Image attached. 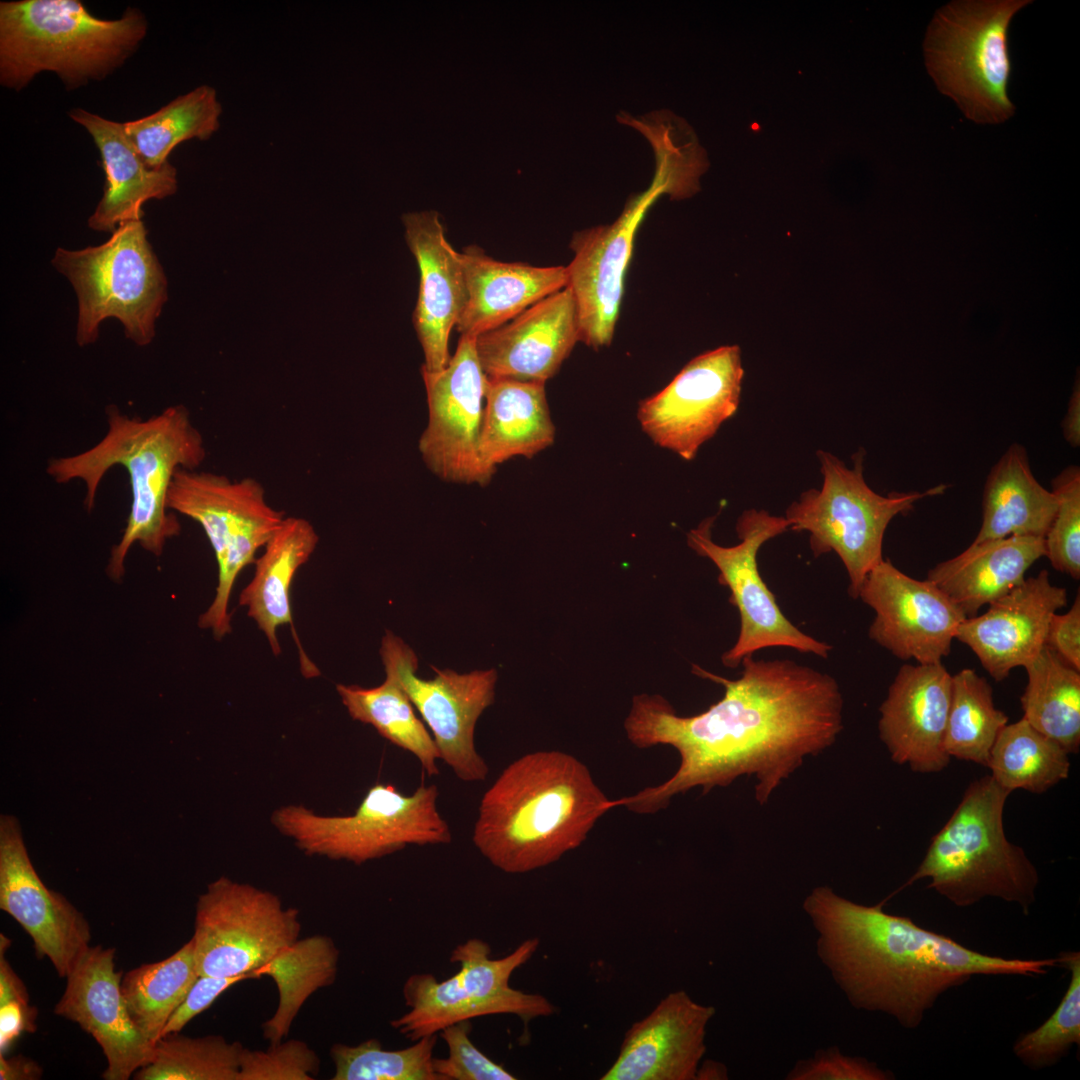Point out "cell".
Returning a JSON list of instances; mask_svg holds the SVG:
<instances>
[{
    "mask_svg": "<svg viewBox=\"0 0 1080 1080\" xmlns=\"http://www.w3.org/2000/svg\"><path fill=\"white\" fill-rule=\"evenodd\" d=\"M858 598L875 612L869 638L898 659L920 664L948 656L967 618L934 583L914 579L884 559L868 573Z\"/></svg>",
    "mask_w": 1080,
    "mask_h": 1080,
    "instance_id": "d6986e66",
    "label": "cell"
},
{
    "mask_svg": "<svg viewBox=\"0 0 1080 1080\" xmlns=\"http://www.w3.org/2000/svg\"><path fill=\"white\" fill-rule=\"evenodd\" d=\"M1007 715L996 708L988 681L974 669L952 676L944 747L950 757L987 766L990 751Z\"/></svg>",
    "mask_w": 1080,
    "mask_h": 1080,
    "instance_id": "f35d334b",
    "label": "cell"
},
{
    "mask_svg": "<svg viewBox=\"0 0 1080 1080\" xmlns=\"http://www.w3.org/2000/svg\"><path fill=\"white\" fill-rule=\"evenodd\" d=\"M580 341L576 304L564 287L504 325L475 338L488 378L545 383Z\"/></svg>",
    "mask_w": 1080,
    "mask_h": 1080,
    "instance_id": "cb8c5ba5",
    "label": "cell"
},
{
    "mask_svg": "<svg viewBox=\"0 0 1080 1080\" xmlns=\"http://www.w3.org/2000/svg\"><path fill=\"white\" fill-rule=\"evenodd\" d=\"M319 537L304 518L285 517L283 523L255 561L252 580L242 590L239 604L266 636L274 655H279L277 630L293 625L290 587L298 569L315 551Z\"/></svg>",
    "mask_w": 1080,
    "mask_h": 1080,
    "instance_id": "1f68e13d",
    "label": "cell"
},
{
    "mask_svg": "<svg viewBox=\"0 0 1080 1080\" xmlns=\"http://www.w3.org/2000/svg\"><path fill=\"white\" fill-rule=\"evenodd\" d=\"M1045 556L1044 538L1009 536L971 543L957 556L931 568L934 583L965 616L1021 584L1032 564Z\"/></svg>",
    "mask_w": 1080,
    "mask_h": 1080,
    "instance_id": "f1b7e54d",
    "label": "cell"
},
{
    "mask_svg": "<svg viewBox=\"0 0 1080 1080\" xmlns=\"http://www.w3.org/2000/svg\"><path fill=\"white\" fill-rule=\"evenodd\" d=\"M538 946V938L527 939L510 954L492 959L491 947L482 939L457 945L450 961L460 969L452 977L439 981L431 973H415L406 979L402 992L409 1011L391 1020V1027L414 1042L480 1016L513 1014L528 1023L552 1015L555 1007L546 997L509 985L513 972Z\"/></svg>",
    "mask_w": 1080,
    "mask_h": 1080,
    "instance_id": "8fae6325",
    "label": "cell"
},
{
    "mask_svg": "<svg viewBox=\"0 0 1080 1080\" xmlns=\"http://www.w3.org/2000/svg\"><path fill=\"white\" fill-rule=\"evenodd\" d=\"M246 979L248 978L199 975L183 1001L169 1018L163 1029L162 1036L181 1032L186 1024L210 1007L225 990Z\"/></svg>",
    "mask_w": 1080,
    "mask_h": 1080,
    "instance_id": "c3c4849f",
    "label": "cell"
},
{
    "mask_svg": "<svg viewBox=\"0 0 1080 1080\" xmlns=\"http://www.w3.org/2000/svg\"><path fill=\"white\" fill-rule=\"evenodd\" d=\"M192 939L164 960L128 971L121 992L128 1012L153 1044L198 978Z\"/></svg>",
    "mask_w": 1080,
    "mask_h": 1080,
    "instance_id": "8d00e7d4",
    "label": "cell"
},
{
    "mask_svg": "<svg viewBox=\"0 0 1080 1080\" xmlns=\"http://www.w3.org/2000/svg\"><path fill=\"white\" fill-rule=\"evenodd\" d=\"M459 254L467 288L466 303L456 324L460 336L476 338L496 329L566 287L564 266L499 261L476 245L465 247Z\"/></svg>",
    "mask_w": 1080,
    "mask_h": 1080,
    "instance_id": "83f0119b",
    "label": "cell"
},
{
    "mask_svg": "<svg viewBox=\"0 0 1080 1080\" xmlns=\"http://www.w3.org/2000/svg\"><path fill=\"white\" fill-rule=\"evenodd\" d=\"M713 522L714 518L706 519L690 530L687 543L716 565L719 583L729 588V602L739 612V635L732 648L723 653V665L736 668L745 656L770 647H788L826 659L833 647L789 621L759 573L758 551L765 542L789 530L786 518L765 510L744 511L736 523L741 542L730 547L712 540Z\"/></svg>",
    "mask_w": 1080,
    "mask_h": 1080,
    "instance_id": "9a60e30c",
    "label": "cell"
},
{
    "mask_svg": "<svg viewBox=\"0 0 1080 1080\" xmlns=\"http://www.w3.org/2000/svg\"><path fill=\"white\" fill-rule=\"evenodd\" d=\"M105 413L108 428L102 439L81 453L51 459L46 472L57 483L82 481L84 506L90 512L105 474L116 465L125 468L131 509L107 565L108 576L118 581L135 543L159 556L167 540L180 533V523L167 505L169 489L176 471L196 470L202 464L206 448L183 405L170 406L148 419L130 417L115 405L107 406Z\"/></svg>",
    "mask_w": 1080,
    "mask_h": 1080,
    "instance_id": "277c9868",
    "label": "cell"
},
{
    "mask_svg": "<svg viewBox=\"0 0 1080 1080\" xmlns=\"http://www.w3.org/2000/svg\"><path fill=\"white\" fill-rule=\"evenodd\" d=\"M823 484L809 489L786 510L789 529L809 533L815 557L835 552L848 574V594L858 598L868 573L882 560L884 534L891 520L914 508L925 497L942 494L938 485L924 492H874L863 477V453L848 468L836 456L818 451Z\"/></svg>",
    "mask_w": 1080,
    "mask_h": 1080,
    "instance_id": "9c48e42d",
    "label": "cell"
},
{
    "mask_svg": "<svg viewBox=\"0 0 1080 1080\" xmlns=\"http://www.w3.org/2000/svg\"><path fill=\"white\" fill-rule=\"evenodd\" d=\"M554 439L545 383L488 378L479 456L491 477L498 464L516 456L530 458Z\"/></svg>",
    "mask_w": 1080,
    "mask_h": 1080,
    "instance_id": "f546056e",
    "label": "cell"
},
{
    "mask_svg": "<svg viewBox=\"0 0 1080 1080\" xmlns=\"http://www.w3.org/2000/svg\"><path fill=\"white\" fill-rule=\"evenodd\" d=\"M114 948L89 946L67 974L54 1013L77 1023L101 1047L105 1080H128L153 1058L154 1046L133 1022L115 969Z\"/></svg>",
    "mask_w": 1080,
    "mask_h": 1080,
    "instance_id": "44dd1931",
    "label": "cell"
},
{
    "mask_svg": "<svg viewBox=\"0 0 1080 1080\" xmlns=\"http://www.w3.org/2000/svg\"><path fill=\"white\" fill-rule=\"evenodd\" d=\"M300 931L296 908H284L270 891L221 876L196 903L191 939L198 975L256 978Z\"/></svg>",
    "mask_w": 1080,
    "mask_h": 1080,
    "instance_id": "5bb4252c",
    "label": "cell"
},
{
    "mask_svg": "<svg viewBox=\"0 0 1080 1080\" xmlns=\"http://www.w3.org/2000/svg\"><path fill=\"white\" fill-rule=\"evenodd\" d=\"M814 888L802 907L817 934L816 952L856 1009L893 1017L916 1029L945 992L975 975H1044L1057 957L1004 958L983 954L920 927L909 917Z\"/></svg>",
    "mask_w": 1080,
    "mask_h": 1080,
    "instance_id": "7a4b0ae2",
    "label": "cell"
},
{
    "mask_svg": "<svg viewBox=\"0 0 1080 1080\" xmlns=\"http://www.w3.org/2000/svg\"><path fill=\"white\" fill-rule=\"evenodd\" d=\"M1057 958L1058 965L1070 972L1066 992L1049 1018L1019 1036L1013 1046L1015 1056L1032 1070L1055 1065L1080 1044V953L1065 951Z\"/></svg>",
    "mask_w": 1080,
    "mask_h": 1080,
    "instance_id": "b9f144b4",
    "label": "cell"
},
{
    "mask_svg": "<svg viewBox=\"0 0 1080 1080\" xmlns=\"http://www.w3.org/2000/svg\"><path fill=\"white\" fill-rule=\"evenodd\" d=\"M1067 600V590L1052 584L1043 569L988 604L985 613L965 618L955 638L975 653L993 679L1002 681L1041 651L1051 617Z\"/></svg>",
    "mask_w": 1080,
    "mask_h": 1080,
    "instance_id": "603a6c76",
    "label": "cell"
},
{
    "mask_svg": "<svg viewBox=\"0 0 1080 1080\" xmlns=\"http://www.w3.org/2000/svg\"><path fill=\"white\" fill-rule=\"evenodd\" d=\"M652 149L656 169L651 185L631 197L613 223L576 232L570 242L573 258L565 267L566 287L576 304L580 342L594 349L612 341L635 235L646 212L662 194L672 199L688 195L687 168L679 151L664 142Z\"/></svg>",
    "mask_w": 1080,
    "mask_h": 1080,
    "instance_id": "7c38bea8",
    "label": "cell"
},
{
    "mask_svg": "<svg viewBox=\"0 0 1080 1080\" xmlns=\"http://www.w3.org/2000/svg\"><path fill=\"white\" fill-rule=\"evenodd\" d=\"M1029 0H957L938 9L923 42L926 69L938 90L977 124L1014 115L1008 28Z\"/></svg>",
    "mask_w": 1080,
    "mask_h": 1080,
    "instance_id": "52a82bcc",
    "label": "cell"
},
{
    "mask_svg": "<svg viewBox=\"0 0 1080 1080\" xmlns=\"http://www.w3.org/2000/svg\"><path fill=\"white\" fill-rule=\"evenodd\" d=\"M421 374L428 403V424L418 444L423 461L442 480L485 486L492 477L481 463L479 438L488 378L475 338L460 336L443 369L421 368Z\"/></svg>",
    "mask_w": 1080,
    "mask_h": 1080,
    "instance_id": "ac0fdd59",
    "label": "cell"
},
{
    "mask_svg": "<svg viewBox=\"0 0 1080 1080\" xmlns=\"http://www.w3.org/2000/svg\"><path fill=\"white\" fill-rule=\"evenodd\" d=\"M1045 645L1080 672V595L1069 611L1055 613L1049 622Z\"/></svg>",
    "mask_w": 1080,
    "mask_h": 1080,
    "instance_id": "681fc988",
    "label": "cell"
},
{
    "mask_svg": "<svg viewBox=\"0 0 1080 1080\" xmlns=\"http://www.w3.org/2000/svg\"><path fill=\"white\" fill-rule=\"evenodd\" d=\"M438 1034L424 1036L399 1050L384 1049L375 1038L357 1045L335 1043L330 1056L333 1080H439L433 1070Z\"/></svg>",
    "mask_w": 1080,
    "mask_h": 1080,
    "instance_id": "60d3db41",
    "label": "cell"
},
{
    "mask_svg": "<svg viewBox=\"0 0 1080 1080\" xmlns=\"http://www.w3.org/2000/svg\"><path fill=\"white\" fill-rule=\"evenodd\" d=\"M0 909L31 937L36 955L46 957L60 977L90 946L85 916L37 874L24 844L19 821L0 817Z\"/></svg>",
    "mask_w": 1080,
    "mask_h": 1080,
    "instance_id": "ffe728a7",
    "label": "cell"
},
{
    "mask_svg": "<svg viewBox=\"0 0 1080 1080\" xmlns=\"http://www.w3.org/2000/svg\"><path fill=\"white\" fill-rule=\"evenodd\" d=\"M221 114L216 90L200 85L150 115L124 122L123 127L143 162L155 169L169 162L180 143L208 140L219 129Z\"/></svg>",
    "mask_w": 1080,
    "mask_h": 1080,
    "instance_id": "d590c367",
    "label": "cell"
},
{
    "mask_svg": "<svg viewBox=\"0 0 1080 1080\" xmlns=\"http://www.w3.org/2000/svg\"><path fill=\"white\" fill-rule=\"evenodd\" d=\"M336 690L352 719L372 725L395 746L410 752L429 776L439 774L440 752L396 677L373 688L338 684Z\"/></svg>",
    "mask_w": 1080,
    "mask_h": 1080,
    "instance_id": "e575fe53",
    "label": "cell"
},
{
    "mask_svg": "<svg viewBox=\"0 0 1080 1080\" xmlns=\"http://www.w3.org/2000/svg\"><path fill=\"white\" fill-rule=\"evenodd\" d=\"M1023 719L1067 752L1080 747V673L1048 646L1024 666Z\"/></svg>",
    "mask_w": 1080,
    "mask_h": 1080,
    "instance_id": "836d02e7",
    "label": "cell"
},
{
    "mask_svg": "<svg viewBox=\"0 0 1080 1080\" xmlns=\"http://www.w3.org/2000/svg\"><path fill=\"white\" fill-rule=\"evenodd\" d=\"M51 263L76 292L79 346L94 343L107 318L118 319L135 344L151 343L167 300V280L142 219L121 223L101 245L59 247Z\"/></svg>",
    "mask_w": 1080,
    "mask_h": 1080,
    "instance_id": "ba28073f",
    "label": "cell"
},
{
    "mask_svg": "<svg viewBox=\"0 0 1080 1080\" xmlns=\"http://www.w3.org/2000/svg\"><path fill=\"white\" fill-rule=\"evenodd\" d=\"M727 1068L720 1062L707 1060L697 1070V1080L727 1079Z\"/></svg>",
    "mask_w": 1080,
    "mask_h": 1080,
    "instance_id": "f5cc1de1",
    "label": "cell"
},
{
    "mask_svg": "<svg viewBox=\"0 0 1080 1080\" xmlns=\"http://www.w3.org/2000/svg\"><path fill=\"white\" fill-rule=\"evenodd\" d=\"M952 675L941 662L905 664L879 707V737L893 762L918 773L945 769L951 757L944 739Z\"/></svg>",
    "mask_w": 1080,
    "mask_h": 1080,
    "instance_id": "7402d4cb",
    "label": "cell"
},
{
    "mask_svg": "<svg viewBox=\"0 0 1080 1080\" xmlns=\"http://www.w3.org/2000/svg\"><path fill=\"white\" fill-rule=\"evenodd\" d=\"M737 679L692 666V672L724 687L707 710L679 716L660 695L632 699L624 728L637 748L669 745L680 764L664 783L613 800L638 814L665 809L671 799L700 787L706 794L741 776L756 778L760 805L809 756L831 747L843 729L844 701L830 674L788 659L745 656Z\"/></svg>",
    "mask_w": 1080,
    "mask_h": 1080,
    "instance_id": "6da1fadb",
    "label": "cell"
},
{
    "mask_svg": "<svg viewBox=\"0 0 1080 1080\" xmlns=\"http://www.w3.org/2000/svg\"><path fill=\"white\" fill-rule=\"evenodd\" d=\"M1057 509L1044 536L1045 557L1057 571L1080 577V468L1071 464L1051 480Z\"/></svg>",
    "mask_w": 1080,
    "mask_h": 1080,
    "instance_id": "7bdbcfd3",
    "label": "cell"
},
{
    "mask_svg": "<svg viewBox=\"0 0 1080 1080\" xmlns=\"http://www.w3.org/2000/svg\"><path fill=\"white\" fill-rule=\"evenodd\" d=\"M167 505L198 522L213 548L218 583L198 625L220 640L231 632L229 601L238 575L279 529L284 513L268 504L263 486L254 478L233 481L225 475L188 469L176 471Z\"/></svg>",
    "mask_w": 1080,
    "mask_h": 1080,
    "instance_id": "4fadbf2b",
    "label": "cell"
},
{
    "mask_svg": "<svg viewBox=\"0 0 1080 1080\" xmlns=\"http://www.w3.org/2000/svg\"><path fill=\"white\" fill-rule=\"evenodd\" d=\"M147 30L145 15L134 7L107 20L79 0L2 1L0 83L19 91L51 71L67 90L79 88L122 66Z\"/></svg>",
    "mask_w": 1080,
    "mask_h": 1080,
    "instance_id": "5b68a950",
    "label": "cell"
},
{
    "mask_svg": "<svg viewBox=\"0 0 1080 1080\" xmlns=\"http://www.w3.org/2000/svg\"><path fill=\"white\" fill-rule=\"evenodd\" d=\"M471 1020L454 1023L438 1034L448 1047L446 1058H433L439 1080H515L516 1077L484 1055L471 1041Z\"/></svg>",
    "mask_w": 1080,
    "mask_h": 1080,
    "instance_id": "f6af8a7d",
    "label": "cell"
},
{
    "mask_svg": "<svg viewBox=\"0 0 1080 1080\" xmlns=\"http://www.w3.org/2000/svg\"><path fill=\"white\" fill-rule=\"evenodd\" d=\"M743 375L737 345L696 356L666 387L640 402L642 430L658 446L692 460L736 413Z\"/></svg>",
    "mask_w": 1080,
    "mask_h": 1080,
    "instance_id": "e0dca14e",
    "label": "cell"
},
{
    "mask_svg": "<svg viewBox=\"0 0 1080 1080\" xmlns=\"http://www.w3.org/2000/svg\"><path fill=\"white\" fill-rule=\"evenodd\" d=\"M1057 498L1033 475L1026 448L1011 444L990 469L982 494V524L973 543L1009 536L1044 538Z\"/></svg>",
    "mask_w": 1080,
    "mask_h": 1080,
    "instance_id": "4dcf8cb0",
    "label": "cell"
},
{
    "mask_svg": "<svg viewBox=\"0 0 1080 1080\" xmlns=\"http://www.w3.org/2000/svg\"><path fill=\"white\" fill-rule=\"evenodd\" d=\"M1069 753L1025 719L1006 724L990 751L991 777L1010 793L1041 794L1069 776Z\"/></svg>",
    "mask_w": 1080,
    "mask_h": 1080,
    "instance_id": "74e56055",
    "label": "cell"
},
{
    "mask_svg": "<svg viewBox=\"0 0 1080 1080\" xmlns=\"http://www.w3.org/2000/svg\"><path fill=\"white\" fill-rule=\"evenodd\" d=\"M339 950L325 935L298 939L280 951L259 972L269 976L278 991V1005L263 1025L269 1044L283 1041L306 1000L317 990L334 983Z\"/></svg>",
    "mask_w": 1080,
    "mask_h": 1080,
    "instance_id": "d6a6232c",
    "label": "cell"
},
{
    "mask_svg": "<svg viewBox=\"0 0 1080 1080\" xmlns=\"http://www.w3.org/2000/svg\"><path fill=\"white\" fill-rule=\"evenodd\" d=\"M42 1076L41 1067L22 1055L5 1058L0 1055L1 1080H36Z\"/></svg>",
    "mask_w": 1080,
    "mask_h": 1080,
    "instance_id": "f907efd6",
    "label": "cell"
},
{
    "mask_svg": "<svg viewBox=\"0 0 1080 1080\" xmlns=\"http://www.w3.org/2000/svg\"><path fill=\"white\" fill-rule=\"evenodd\" d=\"M715 1008L685 991L669 993L625 1033L619 1054L601 1080H696Z\"/></svg>",
    "mask_w": 1080,
    "mask_h": 1080,
    "instance_id": "d4e9b609",
    "label": "cell"
},
{
    "mask_svg": "<svg viewBox=\"0 0 1080 1080\" xmlns=\"http://www.w3.org/2000/svg\"><path fill=\"white\" fill-rule=\"evenodd\" d=\"M37 1010L29 1003L27 989L5 956L0 957V1055L21 1035L35 1032Z\"/></svg>",
    "mask_w": 1080,
    "mask_h": 1080,
    "instance_id": "7dc6e473",
    "label": "cell"
},
{
    "mask_svg": "<svg viewBox=\"0 0 1080 1080\" xmlns=\"http://www.w3.org/2000/svg\"><path fill=\"white\" fill-rule=\"evenodd\" d=\"M612 808V800L574 756L527 753L511 762L483 794L472 841L494 867L526 873L579 847Z\"/></svg>",
    "mask_w": 1080,
    "mask_h": 1080,
    "instance_id": "3957f363",
    "label": "cell"
},
{
    "mask_svg": "<svg viewBox=\"0 0 1080 1080\" xmlns=\"http://www.w3.org/2000/svg\"><path fill=\"white\" fill-rule=\"evenodd\" d=\"M244 1046L222 1035L162 1036L152 1060L134 1075L135 1080H238Z\"/></svg>",
    "mask_w": 1080,
    "mask_h": 1080,
    "instance_id": "ab89813d",
    "label": "cell"
},
{
    "mask_svg": "<svg viewBox=\"0 0 1080 1080\" xmlns=\"http://www.w3.org/2000/svg\"><path fill=\"white\" fill-rule=\"evenodd\" d=\"M68 114L92 137L105 173L103 196L88 219L92 230L113 233L121 223L141 220L146 201L164 199L176 192V168L170 162L149 168L126 135L123 123L81 108Z\"/></svg>",
    "mask_w": 1080,
    "mask_h": 1080,
    "instance_id": "4316f807",
    "label": "cell"
},
{
    "mask_svg": "<svg viewBox=\"0 0 1080 1080\" xmlns=\"http://www.w3.org/2000/svg\"><path fill=\"white\" fill-rule=\"evenodd\" d=\"M787 1080H890V1071L862 1057L844 1055L836 1046L821 1049L808 1059L799 1060L785 1077Z\"/></svg>",
    "mask_w": 1080,
    "mask_h": 1080,
    "instance_id": "bcb514c9",
    "label": "cell"
},
{
    "mask_svg": "<svg viewBox=\"0 0 1080 1080\" xmlns=\"http://www.w3.org/2000/svg\"><path fill=\"white\" fill-rule=\"evenodd\" d=\"M1010 792L991 775L975 779L945 825L932 837L913 875L898 890L921 879L958 907L986 897L1020 906L1024 915L1036 899L1039 874L1025 851L1004 831Z\"/></svg>",
    "mask_w": 1080,
    "mask_h": 1080,
    "instance_id": "8992f818",
    "label": "cell"
},
{
    "mask_svg": "<svg viewBox=\"0 0 1080 1080\" xmlns=\"http://www.w3.org/2000/svg\"><path fill=\"white\" fill-rule=\"evenodd\" d=\"M1062 432L1064 439L1073 448L1080 446V390L1079 382L1075 385L1069 399L1067 411L1062 420Z\"/></svg>",
    "mask_w": 1080,
    "mask_h": 1080,
    "instance_id": "816d5d0a",
    "label": "cell"
},
{
    "mask_svg": "<svg viewBox=\"0 0 1080 1080\" xmlns=\"http://www.w3.org/2000/svg\"><path fill=\"white\" fill-rule=\"evenodd\" d=\"M319 1068L320 1058L306 1042L283 1040L266 1050L244 1047L238 1080H313Z\"/></svg>",
    "mask_w": 1080,
    "mask_h": 1080,
    "instance_id": "ee69618b",
    "label": "cell"
},
{
    "mask_svg": "<svg viewBox=\"0 0 1080 1080\" xmlns=\"http://www.w3.org/2000/svg\"><path fill=\"white\" fill-rule=\"evenodd\" d=\"M437 798L434 784H421L404 795L392 784L377 783L351 815H320L302 805H287L275 810L272 822L308 855L360 865L409 845L450 843L451 831L437 809Z\"/></svg>",
    "mask_w": 1080,
    "mask_h": 1080,
    "instance_id": "30bf717a",
    "label": "cell"
},
{
    "mask_svg": "<svg viewBox=\"0 0 1080 1080\" xmlns=\"http://www.w3.org/2000/svg\"><path fill=\"white\" fill-rule=\"evenodd\" d=\"M385 671L393 674L432 732L440 759L465 782L484 781L489 767L474 743L475 725L495 697V669L459 674L438 670L433 679L417 676L414 651L387 632L380 648Z\"/></svg>",
    "mask_w": 1080,
    "mask_h": 1080,
    "instance_id": "2e32d148",
    "label": "cell"
},
{
    "mask_svg": "<svg viewBox=\"0 0 1080 1080\" xmlns=\"http://www.w3.org/2000/svg\"><path fill=\"white\" fill-rule=\"evenodd\" d=\"M402 221L419 270L413 325L424 355L422 368L436 372L450 360V334L466 303L464 270L436 211L405 213Z\"/></svg>",
    "mask_w": 1080,
    "mask_h": 1080,
    "instance_id": "484cf974",
    "label": "cell"
}]
</instances>
